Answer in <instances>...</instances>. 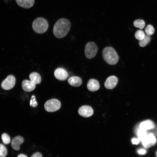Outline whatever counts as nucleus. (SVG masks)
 <instances>
[{"label":"nucleus","instance_id":"obj_1","mask_svg":"<svg viewBox=\"0 0 157 157\" xmlns=\"http://www.w3.org/2000/svg\"><path fill=\"white\" fill-rule=\"evenodd\" d=\"M71 27L70 22L68 19L61 18L55 24L53 32L55 36L58 38L65 37L69 32Z\"/></svg>","mask_w":157,"mask_h":157},{"label":"nucleus","instance_id":"obj_2","mask_svg":"<svg viewBox=\"0 0 157 157\" xmlns=\"http://www.w3.org/2000/svg\"><path fill=\"white\" fill-rule=\"evenodd\" d=\"M102 56L105 61L109 65H115L119 60V56L116 52L111 47L105 48L102 51Z\"/></svg>","mask_w":157,"mask_h":157},{"label":"nucleus","instance_id":"obj_3","mask_svg":"<svg viewBox=\"0 0 157 157\" xmlns=\"http://www.w3.org/2000/svg\"><path fill=\"white\" fill-rule=\"evenodd\" d=\"M32 27L33 30L38 33H42L47 30L48 24L47 20L41 17L37 18L33 22Z\"/></svg>","mask_w":157,"mask_h":157},{"label":"nucleus","instance_id":"obj_4","mask_svg":"<svg viewBox=\"0 0 157 157\" xmlns=\"http://www.w3.org/2000/svg\"><path fill=\"white\" fill-rule=\"evenodd\" d=\"M98 50V47L94 42H88L85 45V49L86 57L89 59L93 58L96 56Z\"/></svg>","mask_w":157,"mask_h":157},{"label":"nucleus","instance_id":"obj_5","mask_svg":"<svg viewBox=\"0 0 157 157\" xmlns=\"http://www.w3.org/2000/svg\"><path fill=\"white\" fill-rule=\"evenodd\" d=\"M61 104L60 101L56 99H53L47 101L44 105V108L48 112H54L59 109Z\"/></svg>","mask_w":157,"mask_h":157},{"label":"nucleus","instance_id":"obj_6","mask_svg":"<svg viewBox=\"0 0 157 157\" xmlns=\"http://www.w3.org/2000/svg\"><path fill=\"white\" fill-rule=\"evenodd\" d=\"M16 79L13 75L8 76L1 83V86L3 89L8 90L13 88L15 83Z\"/></svg>","mask_w":157,"mask_h":157},{"label":"nucleus","instance_id":"obj_7","mask_svg":"<svg viewBox=\"0 0 157 157\" xmlns=\"http://www.w3.org/2000/svg\"><path fill=\"white\" fill-rule=\"evenodd\" d=\"M141 142L144 147L148 148L154 145L157 140L154 135L151 133L148 134Z\"/></svg>","mask_w":157,"mask_h":157},{"label":"nucleus","instance_id":"obj_8","mask_svg":"<svg viewBox=\"0 0 157 157\" xmlns=\"http://www.w3.org/2000/svg\"><path fill=\"white\" fill-rule=\"evenodd\" d=\"M78 113L81 116L87 117H90L93 115V110L90 106L85 105L81 106L79 108Z\"/></svg>","mask_w":157,"mask_h":157},{"label":"nucleus","instance_id":"obj_9","mask_svg":"<svg viewBox=\"0 0 157 157\" xmlns=\"http://www.w3.org/2000/svg\"><path fill=\"white\" fill-rule=\"evenodd\" d=\"M54 75L55 78L60 81L66 80L68 76L67 72L62 68H58L54 71Z\"/></svg>","mask_w":157,"mask_h":157},{"label":"nucleus","instance_id":"obj_10","mask_svg":"<svg viewBox=\"0 0 157 157\" xmlns=\"http://www.w3.org/2000/svg\"><path fill=\"white\" fill-rule=\"evenodd\" d=\"M118 81V78L115 76H110L106 79L104 83V86L107 89H113L117 85Z\"/></svg>","mask_w":157,"mask_h":157},{"label":"nucleus","instance_id":"obj_11","mask_svg":"<svg viewBox=\"0 0 157 157\" xmlns=\"http://www.w3.org/2000/svg\"><path fill=\"white\" fill-rule=\"evenodd\" d=\"M22 85L23 90L26 92L32 91L35 88V84L31 80H24L22 82Z\"/></svg>","mask_w":157,"mask_h":157},{"label":"nucleus","instance_id":"obj_12","mask_svg":"<svg viewBox=\"0 0 157 157\" xmlns=\"http://www.w3.org/2000/svg\"><path fill=\"white\" fill-rule=\"evenodd\" d=\"M24 142L23 138L20 136L15 137L12 140L11 142V146L13 149L18 151L20 149V146Z\"/></svg>","mask_w":157,"mask_h":157},{"label":"nucleus","instance_id":"obj_13","mask_svg":"<svg viewBox=\"0 0 157 157\" xmlns=\"http://www.w3.org/2000/svg\"><path fill=\"white\" fill-rule=\"evenodd\" d=\"M87 86L88 89L92 92L98 90L100 88L99 82L94 79H90L88 81Z\"/></svg>","mask_w":157,"mask_h":157},{"label":"nucleus","instance_id":"obj_14","mask_svg":"<svg viewBox=\"0 0 157 157\" xmlns=\"http://www.w3.org/2000/svg\"><path fill=\"white\" fill-rule=\"evenodd\" d=\"M17 5L25 8H29L34 5L35 0H15Z\"/></svg>","mask_w":157,"mask_h":157},{"label":"nucleus","instance_id":"obj_15","mask_svg":"<svg viewBox=\"0 0 157 157\" xmlns=\"http://www.w3.org/2000/svg\"><path fill=\"white\" fill-rule=\"evenodd\" d=\"M155 126L154 122L151 120L148 119L142 122L140 124V128L147 131L154 128Z\"/></svg>","mask_w":157,"mask_h":157},{"label":"nucleus","instance_id":"obj_16","mask_svg":"<svg viewBox=\"0 0 157 157\" xmlns=\"http://www.w3.org/2000/svg\"><path fill=\"white\" fill-rule=\"evenodd\" d=\"M68 82L71 85L76 87L80 86L82 83L81 78L78 76H73L70 77L68 79Z\"/></svg>","mask_w":157,"mask_h":157},{"label":"nucleus","instance_id":"obj_17","mask_svg":"<svg viewBox=\"0 0 157 157\" xmlns=\"http://www.w3.org/2000/svg\"><path fill=\"white\" fill-rule=\"evenodd\" d=\"M29 77L30 80L35 84H39L41 82V76L37 72H33L31 73L29 75Z\"/></svg>","mask_w":157,"mask_h":157},{"label":"nucleus","instance_id":"obj_18","mask_svg":"<svg viewBox=\"0 0 157 157\" xmlns=\"http://www.w3.org/2000/svg\"><path fill=\"white\" fill-rule=\"evenodd\" d=\"M151 37L149 35H145L144 38L139 41V45L141 47H144L147 45L150 42Z\"/></svg>","mask_w":157,"mask_h":157},{"label":"nucleus","instance_id":"obj_19","mask_svg":"<svg viewBox=\"0 0 157 157\" xmlns=\"http://www.w3.org/2000/svg\"><path fill=\"white\" fill-rule=\"evenodd\" d=\"M137 134L139 139L141 141L144 139L148 134L147 131L140 128L138 130Z\"/></svg>","mask_w":157,"mask_h":157},{"label":"nucleus","instance_id":"obj_20","mask_svg":"<svg viewBox=\"0 0 157 157\" xmlns=\"http://www.w3.org/2000/svg\"><path fill=\"white\" fill-rule=\"evenodd\" d=\"M145 24L144 21L142 19H137L133 22V25L135 27L139 28L141 29L143 28L144 27Z\"/></svg>","mask_w":157,"mask_h":157},{"label":"nucleus","instance_id":"obj_21","mask_svg":"<svg viewBox=\"0 0 157 157\" xmlns=\"http://www.w3.org/2000/svg\"><path fill=\"white\" fill-rule=\"evenodd\" d=\"M145 31L147 35L150 36L154 34L155 30L152 25L149 24L145 28Z\"/></svg>","mask_w":157,"mask_h":157},{"label":"nucleus","instance_id":"obj_22","mask_svg":"<svg viewBox=\"0 0 157 157\" xmlns=\"http://www.w3.org/2000/svg\"><path fill=\"white\" fill-rule=\"evenodd\" d=\"M145 34L144 31L141 30H138L135 33V37L136 39L139 40L142 39L144 37Z\"/></svg>","mask_w":157,"mask_h":157},{"label":"nucleus","instance_id":"obj_23","mask_svg":"<svg viewBox=\"0 0 157 157\" xmlns=\"http://www.w3.org/2000/svg\"><path fill=\"white\" fill-rule=\"evenodd\" d=\"M7 154V149L5 146L0 144V157H5Z\"/></svg>","mask_w":157,"mask_h":157},{"label":"nucleus","instance_id":"obj_24","mask_svg":"<svg viewBox=\"0 0 157 157\" xmlns=\"http://www.w3.org/2000/svg\"><path fill=\"white\" fill-rule=\"evenodd\" d=\"M1 139L3 143L5 144H9L10 142V139L9 135L6 133L2 135Z\"/></svg>","mask_w":157,"mask_h":157},{"label":"nucleus","instance_id":"obj_25","mask_svg":"<svg viewBox=\"0 0 157 157\" xmlns=\"http://www.w3.org/2000/svg\"><path fill=\"white\" fill-rule=\"evenodd\" d=\"M31 98H33V100H31L30 102V105L31 106H33V107H36L37 106V102L35 101V96H32Z\"/></svg>","mask_w":157,"mask_h":157},{"label":"nucleus","instance_id":"obj_26","mask_svg":"<svg viewBox=\"0 0 157 157\" xmlns=\"http://www.w3.org/2000/svg\"><path fill=\"white\" fill-rule=\"evenodd\" d=\"M140 140L138 138H133L131 139V142L133 144H137L140 142Z\"/></svg>","mask_w":157,"mask_h":157},{"label":"nucleus","instance_id":"obj_27","mask_svg":"<svg viewBox=\"0 0 157 157\" xmlns=\"http://www.w3.org/2000/svg\"><path fill=\"white\" fill-rule=\"evenodd\" d=\"M31 157H42V155L40 153L37 152L33 154Z\"/></svg>","mask_w":157,"mask_h":157},{"label":"nucleus","instance_id":"obj_28","mask_svg":"<svg viewBox=\"0 0 157 157\" xmlns=\"http://www.w3.org/2000/svg\"><path fill=\"white\" fill-rule=\"evenodd\" d=\"M138 153L140 154H144L146 152V150L143 149H140L138 150Z\"/></svg>","mask_w":157,"mask_h":157},{"label":"nucleus","instance_id":"obj_29","mask_svg":"<svg viewBox=\"0 0 157 157\" xmlns=\"http://www.w3.org/2000/svg\"><path fill=\"white\" fill-rule=\"evenodd\" d=\"M17 157H27L24 154H20Z\"/></svg>","mask_w":157,"mask_h":157},{"label":"nucleus","instance_id":"obj_30","mask_svg":"<svg viewBox=\"0 0 157 157\" xmlns=\"http://www.w3.org/2000/svg\"><path fill=\"white\" fill-rule=\"evenodd\" d=\"M156 157H157V151L156 152Z\"/></svg>","mask_w":157,"mask_h":157}]
</instances>
